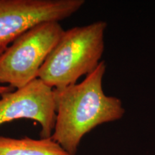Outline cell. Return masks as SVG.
Wrapping results in <instances>:
<instances>
[{"mask_svg": "<svg viewBox=\"0 0 155 155\" xmlns=\"http://www.w3.org/2000/svg\"><path fill=\"white\" fill-rule=\"evenodd\" d=\"M106 62L79 83L53 89L56 121L51 138L71 155L76 154L83 137L98 126L118 121L125 108L121 99L103 88Z\"/></svg>", "mask_w": 155, "mask_h": 155, "instance_id": "cell-1", "label": "cell"}, {"mask_svg": "<svg viewBox=\"0 0 155 155\" xmlns=\"http://www.w3.org/2000/svg\"><path fill=\"white\" fill-rule=\"evenodd\" d=\"M107 23L100 20L64 32L39 71L40 78L53 89L75 84L94 71L102 61Z\"/></svg>", "mask_w": 155, "mask_h": 155, "instance_id": "cell-2", "label": "cell"}, {"mask_svg": "<svg viewBox=\"0 0 155 155\" xmlns=\"http://www.w3.org/2000/svg\"><path fill=\"white\" fill-rule=\"evenodd\" d=\"M64 32L58 22H45L19 36L0 55V83L19 89L38 78Z\"/></svg>", "mask_w": 155, "mask_h": 155, "instance_id": "cell-3", "label": "cell"}, {"mask_svg": "<svg viewBox=\"0 0 155 155\" xmlns=\"http://www.w3.org/2000/svg\"><path fill=\"white\" fill-rule=\"evenodd\" d=\"M84 0H0V55L26 31L75 14Z\"/></svg>", "mask_w": 155, "mask_h": 155, "instance_id": "cell-4", "label": "cell"}, {"mask_svg": "<svg viewBox=\"0 0 155 155\" xmlns=\"http://www.w3.org/2000/svg\"><path fill=\"white\" fill-rule=\"evenodd\" d=\"M19 119L38 122L41 139L51 137L56 121L53 88L36 78L14 92L1 95L0 126Z\"/></svg>", "mask_w": 155, "mask_h": 155, "instance_id": "cell-5", "label": "cell"}, {"mask_svg": "<svg viewBox=\"0 0 155 155\" xmlns=\"http://www.w3.org/2000/svg\"><path fill=\"white\" fill-rule=\"evenodd\" d=\"M0 155H71L51 137L13 139L0 136Z\"/></svg>", "mask_w": 155, "mask_h": 155, "instance_id": "cell-6", "label": "cell"}, {"mask_svg": "<svg viewBox=\"0 0 155 155\" xmlns=\"http://www.w3.org/2000/svg\"><path fill=\"white\" fill-rule=\"evenodd\" d=\"M12 88L9 86H1L0 85V95H2L6 93L11 92L12 91Z\"/></svg>", "mask_w": 155, "mask_h": 155, "instance_id": "cell-7", "label": "cell"}]
</instances>
